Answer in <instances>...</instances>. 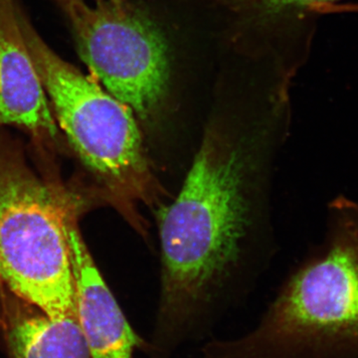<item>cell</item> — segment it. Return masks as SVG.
<instances>
[{"label": "cell", "instance_id": "cell-1", "mask_svg": "<svg viewBox=\"0 0 358 358\" xmlns=\"http://www.w3.org/2000/svg\"><path fill=\"white\" fill-rule=\"evenodd\" d=\"M281 108L209 117L173 199L157 209L159 296L152 358H166L248 294L275 249Z\"/></svg>", "mask_w": 358, "mask_h": 358}, {"label": "cell", "instance_id": "cell-2", "mask_svg": "<svg viewBox=\"0 0 358 358\" xmlns=\"http://www.w3.org/2000/svg\"><path fill=\"white\" fill-rule=\"evenodd\" d=\"M202 358H358V202L327 208L324 244L289 275L258 326Z\"/></svg>", "mask_w": 358, "mask_h": 358}, {"label": "cell", "instance_id": "cell-3", "mask_svg": "<svg viewBox=\"0 0 358 358\" xmlns=\"http://www.w3.org/2000/svg\"><path fill=\"white\" fill-rule=\"evenodd\" d=\"M16 17L58 127L85 166L143 236L141 205L157 210L171 199L152 164L133 110L92 76L61 58L15 0Z\"/></svg>", "mask_w": 358, "mask_h": 358}, {"label": "cell", "instance_id": "cell-4", "mask_svg": "<svg viewBox=\"0 0 358 358\" xmlns=\"http://www.w3.org/2000/svg\"><path fill=\"white\" fill-rule=\"evenodd\" d=\"M55 1L90 74L131 108L152 164L166 173L171 62L162 30L134 0Z\"/></svg>", "mask_w": 358, "mask_h": 358}, {"label": "cell", "instance_id": "cell-5", "mask_svg": "<svg viewBox=\"0 0 358 358\" xmlns=\"http://www.w3.org/2000/svg\"><path fill=\"white\" fill-rule=\"evenodd\" d=\"M70 214L57 190L0 134V286L52 319L76 317Z\"/></svg>", "mask_w": 358, "mask_h": 358}, {"label": "cell", "instance_id": "cell-6", "mask_svg": "<svg viewBox=\"0 0 358 358\" xmlns=\"http://www.w3.org/2000/svg\"><path fill=\"white\" fill-rule=\"evenodd\" d=\"M68 244L75 284L76 317L90 358H134L150 352L99 272L73 216L67 223Z\"/></svg>", "mask_w": 358, "mask_h": 358}, {"label": "cell", "instance_id": "cell-7", "mask_svg": "<svg viewBox=\"0 0 358 358\" xmlns=\"http://www.w3.org/2000/svg\"><path fill=\"white\" fill-rule=\"evenodd\" d=\"M57 138L59 127L33 66L17 17L15 0H0V127Z\"/></svg>", "mask_w": 358, "mask_h": 358}, {"label": "cell", "instance_id": "cell-8", "mask_svg": "<svg viewBox=\"0 0 358 358\" xmlns=\"http://www.w3.org/2000/svg\"><path fill=\"white\" fill-rule=\"evenodd\" d=\"M0 352L4 358H90L76 317L52 319L16 296L0 301Z\"/></svg>", "mask_w": 358, "mask_h": 358}, {"label": "cell", "instance_id": "cell-9", "mask_svg": "<svg viewBox=\"0 0 358 358\" xmlns=\"http://www.w3.org/2000/svg\"><path fill=\"white\" fill-rule=\"evenodd\" d=\"M233 13L251 20H274L286 14L336 0H216Z\"/></svg>", "mask_w": 358, "mask_h": 358}]
</instances>
